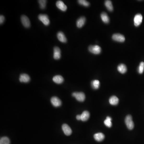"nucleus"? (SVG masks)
<instances>
[{"label":"nucleus","mask_w":144,"mask_h":144,"mask_svg":"<svg viewBox=\"0 0 144 144\" xmlns=\"http://www.w3.org/2000/svg\"><path fill=\"white\" fill-rule=\"evenodd\" d=\"M126 125L129 129L132 130L134 127V124L133 120L132 117L130 115L126 116L125 119Z\"/></svg>","instance_id":"obj_1"},{"label":"nucleus","mask_w":144,"mask_h":144,"mask_svg":"<svg viewBox=\"0 0 144 144\" xmlns=\"http://www.w3.org/2000/svg\"><path fill=\"white\" fill-rule=\"evenodd\" d=\"M89 50L90 53L95 55L100 54L101 52V47L98 45H90L89 47Z\"/></svg>","instance_id":"obj_2"},{"label":"nucleus","mask_w":144,"mask_h":144,"mask_svg":"<svg viewBox=\"0 0 144 144\" xmlns=\"http://www.w3.org/2000/svg\"><path fill=\"white\" fill-rule=\"evenodd\" d=\"M72 96L78 101L83 102L85 99V95L83 92H74L72 94Z\"/></svg>","instance_id":"obj_3"},{"label":"nucleus","mask_w":144,"mask_h":144,"mask_svg":"<svg viewBox=\"0 0 144 144\" xmlns=\"http://www.w3.org/2000/svg\"><path fill=\"white\" fill-rule=\"evenodd\" d=\"M38 18L39 20L41 21L44 25L48 26L49 25L50 20L47 15L40 14L38 15Z\"/></svg>","instance_id":"obj_4"},{"label":"nucleus","mask_w":144,"mask_h":144,"mask_svg":"<svg viewBox=\"0 0 144 144\" xmlns=\"http://www.w3.org/2000/svg\"><path fill=\"white\" fill-rule=\"evenodd\" d=\"M112 38L114 41L117 42L123 43L124 42L125 40V37L120 34H114L112 36Z\"/></svg>","instance_id":"obj_5"},{"label":"nucleus","mask_w":144,"mask_h":144,"mask_svg":"<svg viewBox=\"0 0 144 144\" xmlns=\"http://www.w3.org/2000/svg\"><path fill=\"white\" fill-rule=\"evenodd\" d=\"M142 21V16L141 14H136L134 17V25L136 27H138L141 24Z\"/></svg>","instance_id":"obj_6"},{"label":"nucleus","mask_w":144,"mask_h":144,"mask_svg":"<svg viewBox=\"0 0 144 144\" xmlns=\"http://www.w3.org/2000/svg\"><path fill=\"white\" fill-rule=\"evenodd\" d=\"M21 21L24 27L26 28H29L31 25L30 20L28 17H27L26 16L22 15L21 17Z\"/></svg>","instance_id":"obj_7"},{"label":"nucleus","mask_w":144,"mask_h":144,"mask_svg":"<svg viewBox=\"0 0 144 144\" xmlns=\"http://www.w3.org/2000/svg\"><path fill=\"white\" fill-rule=\"evenodd\" d=\"M51 103L52 105H53L55 107H59L61 105L62 102L60 100V99H59L58 97L54 96L51 99Z\"/></svg>","instance_id":"obj_8"},{"label":"nucleus","mask_w":144,"mask_h":144,"mask_svg":"<svg viewBox=\"0 0 144 144\" xmlns=\"http://www.w3.org/2000/svg\"><path fill=\"white\" fill-rule=\"evenodd\" d=\"M62 130L65 135L69 136L72 134V131L70 126L66 124H64L62 125Z\"/></svg>","instance_id":"obj_9"},{"label":"nucleus","mask_w":144,"mask_h":144,"mask_svg":"<svg viewBox=\"0 0 144 144\" xmlns=\"http://www.w3.org/2000/svg\"><path fill=\"white\" fill-rule=\"evenodd\" d=\"M61 50L57 47H55L54 49V54L53 57L55 60H59L61 58Z\"/></svg>","instance_id":"obj_10"},{"label":"nucleus","mask_w":144,"mask_h":144,"mask_svg":"<svg viewBox=\"0 0 144 144\" xmlns=\"http://www.w3.org/2000/svg\"><path fill=\"white\" fill-rule=\"evenodd\" d=\"M56 6L58 9L62 11H65L67 10V7L61 1H58L56 2Z\"/></svg>","instance_id":"obj_11"},{"label":"nucleus","mask_w":144,"mask_h":144,"mask_svg":"<svg viewBox=\"0 0 144 144\" xmlns=\"http://www.w3.org/2000/svg\"><path fill=\"white\" fill-rule=\"evenodd\" d=\"M19 80L22 83H28L30 80V77L26 74H22L20 76Z\"/></svg>","instance_id":"obj_12"},{"label":"nucleus","mask_w":144,"mask_h":144,"mask_svg":"<svg viewBox=\"0 0 144 144\" xmlns=\"http://www.w3.org/2000/svg\"><path fill=\"white\" fill-rule=\"evenodd\" d=\"M85 17H84V16L80 17L77 21V23H76L77 27L79 28L82 27L85 24Z\"/></svg>","instance_id":"obj_13"},{"label":"nucleus","mask_w":144,"mask_h":144,"mask_svg":"<svg viewBox=\"0 0 144 144\" xmlns=\"http://www.w3.org/2000/svg\"><path fill=\"white\" fill-rule=\"evenodd\" d=\"M58 39L59 41L62 43H66L67 41V39L64 34L62 32H59L57 34Z\"/></svg>","instance_id":"obj_14"},{"label":"nucleus","mask_w":144,"mask_h":144,"mask_svg":"<svg viewBox=\"0 0 144 144\" xmlns=\"http://www.w3.org/2000/svg\"><path fill=\"white\" fill-rule=\"evenodd\" d=\"M94 137L96 141L101 142L104 140V139L105 138V136L103 133H96L95 134Z\"/></svg>","instance_id":"obj_15"},{"label":"nucleus","mask_w":144,"mask_h":144,"mask_svg":"<svg viewBox=\"0 0 144 144\" xmlns=\"http://www.w3.org/2000/svg\"><path fill=\"white\" fill-rule=\"evenodd\" d=\"M53 80L56 83L60 84L63 83L64 78L61 75H56L53 78Z\"/></svg>","instance_id":"obj_16"},{"label":"nucleus","mask_w":144,"mask_h":144,"mask_svg":"<svg viewBox=\"0 0 144 144\" xmlns=\"http://www.w3.org/2000/svg\"><path fill=\"white\" fill-rule=\"evenodd\" d=\"M118 71L119 72L122 74H124L127 71V67L125 65L123 64H121L119 65L117 67Z\"/></svg>","instance_id":"obj_17"},{"label":"nucleus","mask_w":144,"mask_h":144,"mask_svg":"<svg viewBox=\"0 0 144 144\" xmlns=\"http://www.w3.org/2000/svg\"><path fill=\"white\" fill-rule=\"evenodd\" d=\"M109 103L113 105H116L119 102V99L117 96H113L110 98L109 100Z\"/></svg>","instance_id":"obj_18"},{"label":"nucleus","mask_w":144,"mask_h":144,"mask_svg":"<svg viewBox=\"0 0 144 144\" xmlns=\"http://www.w3.org/2000/svg\"><path fill=\"white\" fill-rule=\"evenodd\" d=\"M81 116V120L83 121H86L88 120L89 118L90 113L88 111H84Z\"/></svg>","instance_id":"obj_19"},{"label":"nucleus","mask_w":144,"mask_h":144,"mask_svg":"<svg viewBox=\"0 0 144 144\" xmlns=\"http://www.w3.org/2000/svg\"><path fill=\"white\" fill-rule=\"evenodd\" d=\"M101 18L102 20L104 23L106 24H108L109 23L110 19H109V17L108 16L107 14L105 12H103L102 13L101 15Z\"/></svg>","instance_id":"obj_20"},{"label":"nucleus","mask_w":144,"mask_h":144,"mask_svg":"<svg viewBox=\"0 0 144 144\" xmlns=\"http://www.w3.org/2000/svg\"><path fill=\"white\" fill-rule=\"evenodd\" d=\"M105 5L108 10H109L110 12H112L113 10V4L111 1H109V0L106 1L105 3Z\"/></svg>","instance_id":"obj_21"},{"label":"nucleus","mask_w":144,"mask_h":144,"mask_svg":"<svg viewBox=\"0 0 144 144\" xmlns=\"http://www.w3.org/2000/svg\"><path fill=\"white\" fill-rule=\"evenodd\" d=\"M91 87L94 89H97L99 88L100 85V83L99 80H93L91 83Z\"/></svg>","instance_id":"obj_22"},{"label":"nucleus","mask_w":144,"mask_h":144,"mask_svg":"<svg viewBox=\"0 0 144 144\" xmlns=\"http://www.w3.org/2000/svg\"><path fill=\"white\" fill-rule=\"evenodd\" d=\"M112 119L109 117H107L106 118V119L104 121L105 125L108 127H111L112 126V124L111 122Z\"/></svg>","instance_id":"obj_23"},{"label":"nucleus","mask_w":144,"mask_h":144,"mask_svg":"<svg viewBox=\"0 0 144 144\" xmlns=\"http://www.w3.org/2000/svg\"><path fill=\"white\" fill-rule=\"evenodd\" d=\"M10 141L8 137L4 136L2 137L0 140V144H10Z\"/></svg>","instance_id":"obj_24"},{"label":"nucleus","mask_w":144,"mask_h":144,"mask_svg":"<svg viewBox=\"0 0 144 144\" xmlns=\"http://www.w3.org/2000/svg\"><path fill=\"white\" fill-rule=\"evenodd\" d=\"M78 2L80 5L84 6L85 7H88L90 5L89 3L85 0H79Z\"/></svg>","instance_id":"obj_25"},{"label":"nucleus","mask_w":144,"mask_h":144,"mask_svg":"<svg viewBox=\"0 0 144 144\" xmlns=\"http://www.w3.org/2000/svg\"><path fill=\"white\" fill-rule=\"evenodd\" d=\"M38 3L40 4V7L41 9H44L46 6V1L45 0H40L38 1Z\"/></svg>","instance_id":"obj_26"},{"label":"nucleus","mask_w":144,"mask_h":144,"mask_svg":"<svg viewBox=\"0 0 144 144\" xmlns=\"http://www.w3.org/2000/svg\"><path fill=\"white\" fill-rule=\"evenodd\" d=\"M144 71V62H142L140 63L139 67L138 69V71L139 73L142 74Z\"/></svg>","instance_id":"obj_27"},{"label":"nucleus","mask_w":144,"mask_h":144,"mask_svg":"<svg viewBox=\"0 0 144 144\" xmlns=\"http://www.w3.org/2000/svg\"><path fill=\"white\" fill-rule=\"evenodd\" d=\"M4 17L3 16L1 15L0 16V23L1 24H3V23L4 22Z\"/></svg>","instance_id":"obj_28"},{"label":"nucleus","mask_w":144,"mask_h":144,"mask_svg":"<svg viewBox=\"0 0 144 144\" xmlns=\"http://www.w3.org/2000/svg\"><path fill=\"white\" fill-rule=\"evenodd\" d=\"M76 118L78 120H81V116H80V115L78 114V115H77Z\"/></svg>","instance_id":"obj_29"}]
</instances>
